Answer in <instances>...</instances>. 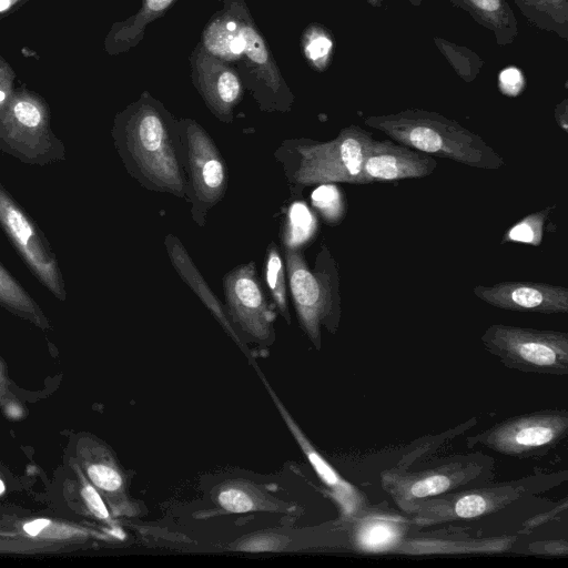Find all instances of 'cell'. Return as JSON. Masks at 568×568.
<instances>
[{
    "label": "cell",
    "mask_w": 568,
    "mask_h": 568,
    "mask_svg": "<svg viewBox=\"0 0 568 568\" xmlns=\"http://www.w3.org/2000/svg\"><path fill=\"white\" fill-rule=\"evenodd\" d=\"M0 306L45 331L51 324L36 300L0 262Z\"/></svg>",
    "instance_id": "cell-25"
},
{
    "label": "cell",
    "mask_w": 568,
    "mask_h": 568,
    "mask_svg": "<svg viewBox=\"0 0 568 568\" xmlns=\"http://www.w3.org/2000/svg\"><path fill=\"white\" fill-rule=\"evenodd\" d=\"M566 470L541 471L518 479L484 483L407 505L402 511L416 527L475 519L497 513L528 496L545 493L567 480Z\"/></svg>",
    "instance_id": "cell-5"
},
{
    "label": "cell",
    "mask_w": 568,
    "mask_h": 568,
    "mask_svg": "<svg viewBox=\"0 0 568 568\" xmlns=\"http://www.w3.org/2000/svg\"><path fill=\"white\" fill-rule=\"evenodd\" d=\"M176 1L141 0V7L135 14L111 28L105 40L108 51L111 54H116L136 47L143 40L149 24L164 16Z\"/></svg>",
    "instance_id": "cell-24"
},
{
    "label": "cell",
    "mask_w": 568,
    "mask_h": 568,
    "mask_svg": "<svg viewBox=\"0 0 568 568\" xmlns=\"http://www.w3.org/2000/svg\"><path fill=\"white\" fill-rule=\"evenodd\" d=\"M0 150L31 165L65 159L64 144L53 133L48 104L40 95L13 91L0 113Z\"/></svg>",
    "instance_id": "cell-8"
},
{
    "label": "cell",
    "mask_w": 568,
    "mask_h": 568,
    "mask_svg": "<svg viewBox=\"0 0 568 568\" xmlns=\"http://www.w3.org/2000/svg\"><path fill=\"white\" fill-rule=\"evenodd\" d=\"M514 535L486 538L466 536H422L406 537L394 554L399 555H458L499 554L508 551L516 542Z\"/></svg>",
    "instance_id": "cell-20"
},
{
    "label": "cell",
    "mask_w": 568,
    "mask_h": 568,
    "mask_svg": "<svg viewBox=\"0 0 568 568\" xmlns=\"http://www.w3.org/2000/svg\"><path fill=\"white\" fill-rule=\"evenodd\" d=\"M552 209L554 206H546L524 216L505 232L501 244L517 242L534 246L540 245L544 225Z\"/></svg>",
    "instance_id": "cell-31"
},
{
    "label": "cell",
    "mask_w": 568,
    "mask_h": 568,
    "mask_svg": "<svg viewBox=\"0 0 568 568\" xmlns=\"http://www.w3.org/2000/svg\"><path fill=\"white\" fill-rule=\"evenodd\" d=\"M525 75L517 67H507L499 73L498 87L503 94L517 97L525 90Z\"/></svg>",
    "instance_id": "cell-35"
},
{
    "label": "cell",
    "mask_w": 568,
    "mask_h": 568,
    "mask_svg": "<svg viewBox=\"0 0 568 568\" xmlns=\"http://www.w3.org/2000/svg\"><path fill=\"white\" fill-rule=\"evenodd\" d=\"M270 395L273 398L280 414L282 415L287 428L297 442L302 452L308 459L315 473L328 489L329 496L336 503L341 517L347 523L354 518L364 507H366L367 498L363 491L344 479L329 463L315 449L307 439L298 425L294 422L291 414L274 394L271 386L264 381Z\"/></svg>",
    "instance_id": "cell-19"
},
{
    "label": "cell",
    "mask_w": 568,
    "mask_h": 568,
    "mask_svg": "<svg viewBox=\"0 0 568 568\" xmlns=\"http://www.w3.org/2000/svg\"><path fill=\"white\" fill-rule=\"evenodd\" d=\"M131 178L144 189L187 201L179 119L149 91L119 112L111 131Z\"/></svg>",
    "instance_id": "cell-1"
},
{
    "label": "cell",
    "mask_w": 568,
    "mask_h": 568,
    "mask_svg": "<svg viewBox=\"0 0 568 568\" xmlns=\"http://www.w3.org/2000/svg\"><path fill=\"white\" fill-rule=\"evenodd\" d=\"M19 0H0V12L10 9L13 4H16Z\"/></svg>",
    "instance_id": "cell-41"
},
{
    "label": "cell",
    "mask_w": 568,
    "mask_h": 568,
    "mask_svg": "<svg viewBox=\"0 0 568 568\" xmlns=\"http://www.w3.org/2000/svg\"><path fill=\"white\" fill-rule=\"evenodd\" d=\"M227 317L239 335L261 347L275 341V314L268 303L254 261L240 264L222 280Z\"/></svg>",
    "instance_id": "cell-13"
},
{
    "label": "cell",
    "mask_w": 568,
    "mask_h": 568,
    "mask_svg": "<svg viewBox=\"0 0 568 568\" xmlns=\"http://www.w3.org/2000/svg\"><path fill=\"white\" fill-rule=\"evenodd\" d=\"M316 229L317 221L312 210L305 202L295 197L287 206L282 223L281 247L303 251L315 236Z\"/></svg>",
    "instance_id": "cell-27"
},
{
    "label": "cell",
    "mask_w": 568,
    "mask_h": 568,
    "mask_svg": "<svg viewBox=\"0 0 568 568\" xmlns=\"http://www.w3.org/2000/svg\"><path fill=\"white\" fill-rule=\"evenodd\" d=\"M12 80L13 73L10 67L0 57V113L4 110L13 94Z\"/></svg>",
    "instance_id": "cell-37"
},
{
    "label": "cell",
    "mask_w": 568,
    "mask_h": 568,
    "mask_svg": "<svg viewBox=\"0 0 568 568\" xmlns=\"http://www.w3.org/2000/svg\"><path fill=\"white\" fill-rule=\"evenodd\" d=\"M568 435V409L546 408L505 418L467 437V446H484L495 453L516 457H541Z\"/></svg>",
    "instance_id": "cell-10"
},
{
    "label": "cell",
    "mask_w": 568,
    "mask_h": 568,
    "mask_svg": "<svg viewBox=\"0 0 568 568\" xmlns=\"http://www.w3.org/2000/svg\"><path fill=\"white\" fill-rule=\"evenodd\" d=\"M568 100L564 99L561 102H559L555 108V119L559 126L562 128L565 132L568 130Z\"/></svg>",
    "instance_id": "cell-40"
},
{
    "label": "cell",
    "mask_w": 568,
    "mask_h": 568,
    "mask_svg": "<svg viewBox=\"0 0 568 568\" xmlns=\"http://www.w3.org/2000/svg\"><path fill=\"white\" fill-rule=\"evenodd\" d=\"M437 168L435 158L393 140H373L357 184L425 178Z\"/></svg>",
    "instance_id": "cell-17"
},
{
    "label": "cell",
    "mask_w": 568,
    "mask_h": 568,
    "mask_svg": "<svg viewBox=\"0 0 568 568\" xmlns=\"http://www.w3.org/2000/svg\"><path fill=\"white\" fill-rule=\"evenodd\" d=\"M0 406L9 410L10 406H18V399L10 388L7 367L0 357Z\"/></svg>",
    "instance_id": "cell-38"
},
{
    "label": "cell",
    "mask_w": 568,
    "mask_h": 568,
    "mask_svg": "<svg viewBox=\"0 0 568 568\" xmlns=\"http://www.w3.org/2000/svg\"><path fill=\"white\" fill-rule=\"evenodd\" d=\"M373 140L371 132L351 124L329 141L284 140L274 158L283 169L292 196L298 197L304 187L315 184H357Z\"/></svg>",
    "instance_id": "cell-4"
},
{
    "label": "cell",
    "mask_w": 568,
    "mask_h": 568,
    "mask_svg": "<svg viewBox=\"0 0 568 568\" xmlns=\"http://www.w3.org/2000/svg\"><path fill=\"white\" fill-rule=\"evenodd\" d=\"M320 185L321 186L312 193V204L327 223H337L344 212L341 192L333 184Z\"/></svg>",
    "instance_id": "cell-32"
},
{
    "label": "cell",
    "mask_w": 568,
    "mask_h": 568,
    "mask_svg": "<svg viewBox=\"0 0 568 568\" xmlns=\"http://www.w3.org/2000/svg\"><path fill=\"white\" fill-rule=\"evenodd\" d=\"M480 342L507 368L540 375L568 374L566 332L493 324L481 334Z\"/></svg>",
    "instance_id": "cell-9"
},
{
    "label": "cell",
    "mask_w": 568,
    "mask_h": 568,
    "mask_svg": "<svg viewBox=\"0 0 568 568\" xmlns=\"http://www.w3.org/2000/svg\"><path fill=\"white\" fill-rule=\"evenodd\" d=\"M364 123L395 142L432 156L483 170L505 165L504 159L481 136L435 111L405 109L366 116Z\"/></svg>",
    "instance_id": "cell-3"
},
{
    "label": "cell",
    "mask_w": 568,
    "mask_h": 568,
    "mask_svg": "<svg viewBox=\"0 0 568 568\" xmlns=\"http://www.w3.org/2000/svg\"><path fill=\"white\" fill-rule=\"evenodd\" d=\"M525 19L539 30L568 39V0H513Z\"/></svg>",
    "instance_id": "cell-26"
},
{
    "label": "cell",
    "mask_w": 568,
    "mask_h": 568,
    "mask_svg": "<svg viewBox=\"0 0 568 568\" xmlns=\"http://www.w3.org/2000/svg\"><path fill=\"white\" fill-rule=\"evenodd\" d=\"M474 294L496 308L539 314H567L568 290L560 285L532 281H503L476 285Z\"/></svg>",
    "instance_id": "cell-16"
},
{
    "label": "cell",
    "mask_w": 568,
    "mask_h": 568,
    "mask_svg": "<svg viewBox=\"0 0 568 568\" xmlns=\"http://www.w3.org/2000/svg\"><path fill=\"white\" fill-rule=\"evenodd\" d=\"M301 50L306 63L316 72L331 65L335 52V38L325 26L312 22L302 32Z\"/></svg>",
    "instance_id": "cell-28"
},
{
    "label": "cell",
    "mask_w": 568,
    "mask_h": 568,
    "mask_svg": "<svg viewBox=\"0 0 568 568\" xmlns=\"http://www.w3.org/2000/svg\"><path fill=\"white\" fill-rule=\"evenodd\" d=\"M191 80L206 108L220 121L232 123L234 110L244 97L237 71L210 53L199 42L190 55Z\"/></svg>",
    "instance_id": "cell-14"
},
{
    "label": "cell",
    "mask_w": 568,
    "mask_h": 568,
    "mask_svg": "<svg viewBox=\"0 0 568 568\" xmlns=\"http://www.w3.org/2000/svg\"><path fill=\"white\" fill-rule=\"evenodd\" d=\"M465 11L476 23L493 32L498 45L513 44L518 36V21L507 0H448Z\"/></svg>",
    "instance_id": "cell-23"
},
{
    "label": "cell",
    "mask_w": 568,
    "mask_h": 568,
    "mask_svg": "<svg viewBox=\"0 0 568 568\" xmlns=\"http://www.w3.org/2000/svg\"><path fill=\"white\" fill-rule=\"evenodd\" d=\"M3 476H4V475H3V470H2V468L0 467V478H3Z\"/></svg>",
    "instance_id": "cell-45"
},
{
    "label": "cell",
    "mask_w": 568,
    "mask_h": 568,
    "mask_svg": "<svg viewBox=\"0 0 568 568\" xmlns=\"http://www.w3.org/2000/svg\"><path fill=\"white\" fill-rule=\"evenodd\" d=\"M4 490V485L2 478H0V494Z\"/></svg>",
    "instance_id": "cell-44"
},
{
    "label": "cell",
    "mask_w": 568,
    "mask_h": 568,
    "mask_svg": "<svg viewBox=\"0 0 568 568\" xmlns=\"http://www.w3.org/2000/svg\"><path fill=\"white\" fill-rule=\"evenodd\" d=\"M346 524L353 549L362 554H394L414 525L407 515L368 505Z\"/></svg>",
    "instance_id": "cell-18"
},
{
    "label": "cell",
    "mask_w": 568,
    "mask_h": 568,
    "mask_svg": "<svg viewBox=\"0 0 568 568\" xmlns=\"http://www.w3.org/2000/svg\"><path fill=\"white\" fill-rule=\"evenodd\" d=\"M82 479L83 480L80 487V494L89 511L100 520H104L106 523L112 521L110 513L108 511V508L100 493L91 483L84 480L83 475Z\"/></svg>",
    "instance_id": "cell-34"
},
{
    "label": "cell",
    "mask_w": 568,
    "mask_h": 568,
    "mask_svg": "<svg viewBox=\"0 0 568 568\" xmlns=\"http://www.w3.org/2000/svg\"><path fill=\"white\" fill-rule=\"evenodd\" d=\"M165 247L171 263L180 277L199 296L203 304L211 311L226 333L240 345L243 346L241 336L230 322L225 305L214 295L211 287L193 263L190 254L182 242L173 234H168L164 240Z\"/></svg>",
    "instance_id": "cell-21"
},
{
    "label": "cell",
    "mask_w": 568,
    "mask_h": 568,
    "mask_svg": "<svg viewBox=\"0 0 568 568\" xmlns=\"http://www.w3.org/2000/svg\"><path fill=\"white\" fill-rule=\"evenodd\" d=\"M433 41L438 51L463 81L470 83L477 79L485 63L479 54L465 45L457 44L440 37H435Z\"/></svg>",
    "instance_id": "cell-30"
},
{
    "label": "cell",
    "mask_w": 568,
    "mask_h": 568,
    "mask_svg": "<svg viewBox=\"0 0 568 568\" xmlns=\"http://www.w3.org/2000/svg\"><path fill=\"white\" fill-rule=\"evenodd\" d=\"M0 227L33 276L59 301L67 300L62 271L36 221L0 182Z\"/></svg>",
    "instance_id": "cell-12"
},
{
    "label": "cell",
    "mask_w": 568,
    "mask_h": 568,
    "mask_svg": "<svg viewBox=\"0 0 568 568\" xmlns=\"http://www.w3.org/2000/svg\"><path fill=\"white\" fill-rule=\"evenodd\" d=\"M205 24L200 43L240 74L264 112H288L294 94L285 82L244 0H223Z\"/></svg>",
    "instance_id": "cell-2"
},
{
    "label": "cell",
    "mask_w": 568,
    "mask_h": 568,
    "mask_svg": "<svg viewBox=\"0 0 568 568\" xmlns=\"http://www.w3.org/2000/svg\"><path fill=\"white\" fill-rule=\"evenodd\" d=\"M567 513V498H564L558 505H556L551 510H548L541 515H537L527 519L524 523V527L526 529H534L536 527L541 526L545 523L551 521L560 516V514Z\"/></svg>",
    "instance_id": "cell-39"
},
{
    "label": "cell",
    "mask_w": 568,
    "mask_h": 568,
    "mask_svg": "<svg viewBox=\"0 0 568 568\" xmlns=\"http://www.w3.org/2000/svg\"><path fill=\"white\" fill-rule=\"evenodd\" d=\"M184 150L187 201L191 217L204 226L210 210L220 203L229 186L226 162L212 136L195 120L179 119Z\"/></svg>",
    "instance_id": "cell-11"
},
{
    "label": "cell",
    "mask_w": 568,
    "mask_h": 568,
    "mask_svg": "<svg viewBox=\"0 0 568 568\" xmlns=\"http://www.w3.org/2000/svg\"><path fill=\"white\" fill-rule=\"evenodd\" d=\"M528 552L547 556H567L568 545L565 539L542 540L531 542L527 547Z\"/></svg>",
    "instance_id": "cell-36"
},
{
    "label": "cell",
    "mask_w": 568,
    "mask_h": 568,
    "mask_svg": "<svg viewBox=\"0 0 568 568\" xmlns=\"http://www.w3.org/2000/svg\"><path fill=\"white\" fill-rule=\"evenodd\" d=\"M77 450L83 471L114 516L138 517L143 514L140 503L129 493L126 474L106 445L85 437L79 442Z\"/></svg>",
    "instance_id": "cell-15"
},
{
    "label": "cell",
    "mask_w": 568,
    "mask_h": 568,
    "mask_svg": "<svg viewBox=\"0 0 568 568\" xmlns=\"http://www.w3.org/2000/svg\"><path fill=\"white\" fill-rule=\"evenodd\" d=\"M364 1L374 8H381L385 0H364Z\"/></svg>",
    "instance_id": "cell-42"
},
{
    "label": "cell",
    "mask_w": 568,
    "mask_h": 568,
    "mask_svg": "<svg viewBox=\"0 0 568 568\" xmlns=\"http://www.w3.org/2000/svg\"><path fill=\"white\" fill-rule=\"evenodd\" d=\"M495 465L496 460L483 452L457 454L420 469L384 470L381 484L402 510L420 499L490 481Z\"/></svg>",
    "instance_id": "cell-7"
},
{
    "label": "cell",
    "mask_w": 568,
    "mask_h": 568,
    "mask_svg": "<svg viewBox=\"0 0 568 568\" xmlns=\"http://www.w3.org/2000/svg\"><path fill=\"white\" fill-rule=\"evenodd\" d=\"M211 495L220 508L231 514L290 513L295 509L294 506L274 498L258 485L244 479L223 481L214 487Z\"/></svg>",
    "instance_id": "cell-22"
},
{
    "label": "cell",
    "mask_w": 568,
    "mask_h": 568,
    "mask_svg": "<svg viewBox=\"0 0 568 568\" xmlns=\"http://www.w3.org/2000/svg\"><path fill=\"white\" fill-rule=\"evenodd\" d=\"M414 7H420L423 0H406Z\"/></svg>",
    "instance_id": "cell-43"
},
{
    "label": "cell",
    "mask_w": 568,
    "mask_h": 568,
    "mask_svg": "<svg viewBox=\"0 0 568 568\" xmlns=\"http://www.w3.org/2000/svg\"><path fill=\"white\" fill-rule=\"evenodd\" d=\"M281 250L300 326L313 346L321 349L322 328L335 334L342 316L337 263L325 243L316 254L313 268L302 250Z\"/></svg>",
    "instance_id": "cell-6"
},
{
    "label": "cell",
    "mask_w": 568,
    "mask_h": 568,
    "mask_svg": "<svg viewBox=\"0 0 568 568\" xmlns=\"http://www.w3.org/2000/svg\"><path fill=\"white\" fill-rule=\"evenodd\" d=\"M265 282L281 316L291 323L287 296V276L280 247L272 241L265 255Z\"/></svg>",
    "instance_id": "cell-29"
},
{
    "label": "cell",
    "mask_w": 568,
    "mask_h": 568,
    "mask_svg": "<svg viewBox=\"0 0 568 568\" xmlns=\"http://www.w3.org/2000/svg\"><path fill=\"white\" fill-rule=\"evenodd\" d=\"M290 539L275 532L250 535L233 545V549L247 552L281 551L286 548Z\"/></svg>",
    "instance_id": "cell-33"
}]
</instances>
